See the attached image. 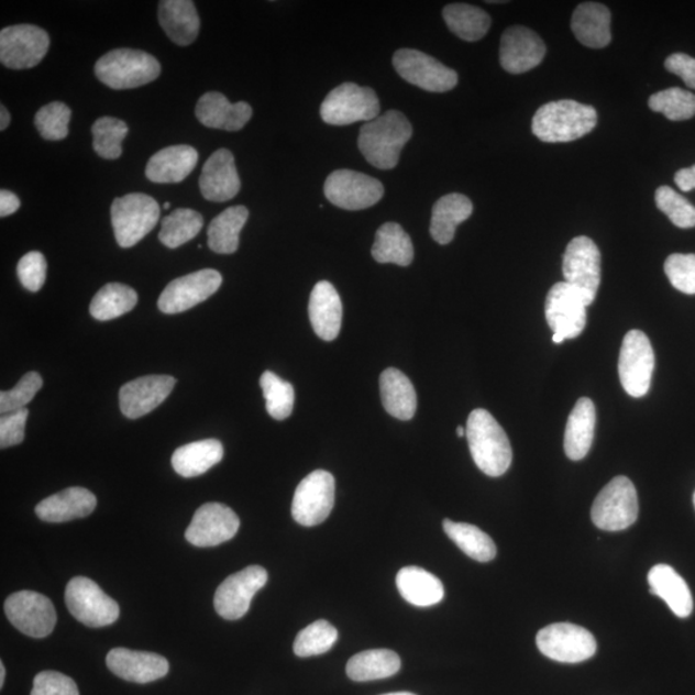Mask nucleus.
Segmentation results:
<instances>
[{"label": "nucleus", "mask_w": 695, "mask_h": 695, "mask_svg": "<svg viewBox=\"0 0 695 695\" xmlns=\"http://www.w3.org/2000/svg\"><path fill=\"white\" fill-rule=\"evenodd\" d=\"M412 137V125L402 112L390 110L361 128L358 148L377 169L389 170L399 163L400 151Z\"/></svg>", "instance_id": "nucleus-1"}, {"label": "nucleus", "mask_w": 695, "mask_h": 695, "mask_svg": "<svg viewBox=\"0 0 695 695\" xmlns=\"http://www.w3.org/2000/svg\"><path fill=\"white\" fill-rule=\"evenodd\" d=\"M472 457L488 477H501L509 471L512 450L508 435L488 411L474 410L466 422Z\"/></svg>", "instance_id": "nucleus-2"}, {"label": "nucleus", "mask_w": 695, "mask_h": 695, "mask_svg": "<svg viewBox=\"0 0 695 695\" xmlns=\"http://www.w3.org/2000/svg\"><path fill=\"white\" fill-rule=\"evenodd\" d=\"M598 124L593 106L572 100L541 106L532 120V132L542 142L564 143L576 141L591 133Z\"/></svg>", "instance_id": "nucleus-3"}, {"label": "nucleus", "mask_w": 695, "mask_h": 695, "mask_svg": "<svg viewBox=\"0 0 695 695\" xmlns=\"http://www.w3.org/2000/svg\"><path fill=\"white\" fill-rule=\"evenodd\" d=\"M98 80L109 88L122 90L148 85L162 74L161 63L148 53L120 48L106 53L96 67Z\"/></svg>", "instance_id": "nucleus-4"}, {"label": "nucleus", "mask_w": 695, "mask_h": 695, "mask_svg": "<svg viewBox=\"0 0 695 695\" xmlns=\"http://www.w3.org/2000/svg\"><path fill=\"white\" fill-rule=\"evenodd\" d=\"M161 219V207L146 194H130L113 200L111 222L119 246L137 245Z\"/></svg>", "instance_id": "nucleus-5"}, {"label": "nucleus", "mask_w": 695, "mask_h": 695, "mask_svg": "<svg viewBox=\"0 0 695 695\" xmlns=\"http://www.w3.org/2000/svg\"><path fill=\"white\" fill-rule=\"evenodd\" d=\"M639 517L637 488L627 477H616L600 490L595 498L592 519L599 530L608 532L624 531Z\"/></svg>", "instance_id": "nucleus-6"}, {"label": "nucleus", "mask_w": 695, "mask_h": 695, "mask_svg": "<svg viewBox=\"0 0 695 695\" xmlns=\"http://www.w3.org/2000/svg\"><path fill=\"white\" fill-rule=\"evenodd\" d=\"M320 112L323 122L330 125L368 123L379 115L380 103L372 88L344 82L324 98Z\"/></svg>", "instance_id": "nucleus-7"}, {"label": "nucleus", "mask_w": 695, "mask_h": 695, "mask_svg": "<svg viewBox=\"0 0 695 695\" xmlns=\"http://www.w3.org/2000/svg\"><path fill=\"white\" fill-rule=\"evenodd\" d=\"M588 306L591 304L584 294L570 284L558 283L551 287L545 304V316L549 328L554 332L555 344L577 338L585 330Z\"/></svg>", "instance_id": "nucleus-8"}, {"label": "nucleus", "mask_w": 695, "mask_h": 695, "mask_svg": "<svg viewBox=\"0 0 695 695\" xmlns=\"http://www.w3.org/2000/svg\"><path fill=\"white\" fill-rule=\"evenodd\" d=\"M655 357L651 340L640 330L624 338L619 352L618 374L627 395L641 398L651 389Z\"/></svg>", "instance_id": "nucleus-9"}, {"label": "nucleus", "mask_w": 695, "mask_h": 695, "mask_svg": "<svg viewBox=\"0 0 695 695\" xmlns=\"http://www.w3.org/2000/svg\"><path fill=\"white\" fill-rule=\"evenodd\" d=\"M65 602L73 617L88 627L110 626L120 615L118 603L87 577H75L67 584Z\"/></svg>", "instance_id": "nucleus-10"}, {"label": "nucleus", "mask_w": 695, "mask_h": 695, "mask_svg": "<svg viewBox=\"0 0 695 695\" xmlns=\"http://www.w3.org/2000/svg\"><path fill=\"white\" fill-rule=\"evenodd\" d=\"M335 504V479L327 471H315L299 483L294 494L291 514L300 526H319Z\"/></svg>", "instance_id": "nucleus-11"}, {"label": "nucleus", "mask_w": 695, "mask_h": 695, "mask_svg": "<svg viewBox=\"0 0 695 695\" xmlns=\"http://www.w3.org/2000/svg\"><path fill=\"white\" fill-rule=\"evenodd\" d=\"M536 643L548 659L563 663L591 660L598 644L594 635L584 627L572 624H554L538 633Z\"/></svg>", "instance_id": "nucleus-12"}, {"label": "nucleus", "mask_w": 695, "mask_h": 695, "mask_svg": "<svg viewBox=\"0 0 695 695\" xmlns=\"http://www.w3.org/2000/svg\"><path fill=\"white\" fill-rule=\"evenodd\" d=\"M393 66L406 81L428 92H449L457 86V73L424 52L399 49L393 56Z\"/></svg>", "instance_id": "nucleus-13"}, {"label": "nucleus", "mask_w": 695, "mask_h": 695, "mask_svg": "<svg viewBox=\"0 0 695 695\" xmlns=\"http://www.w3.org/2000/svg\"><path fill=\"white\" fill-rule=\"evenodd\" d=\"M564 283L584 294L588 304H593L598 294L602 279V255L592 239H573L563 255Z\"/></svg>", "instance_id": "nucleus-14"}, {"label": "nucleus", "mask_w": 695, "mask_h": 695, "mask_svg": "<svg viewBox=\"0 0 695 695\" xmlns=\"http://www.w3.org/2000/svg\"><path fill=\"white\" fill-rule=\"evenodd\" d=\"M324 196L340 209L362 210L383 199L384 186L364 173L340 169L331 173L324 183Z\"/></svg>", "instance_id": "nucleus-15"}, {"label": "nucleus", "mask_w": 695, "mask_h": 695, "mask_svg": "<svg viewBox=\"0 0 695 695\" xmlns=\"http://www.w3.org/2000/svg\"><path fill=\"white\" fill-rule=\"evenodd\" d=\"M49 49L47 32L35 25H14L0 32V62L12 70L32 69Z\"/></svg>", "instance_id": "nucleus-16"}, {"label": "nucleus", "mask_w": 695, "mask_h": 695, "mask_svg": "<svg viewBox=\"0 0 695 695\" xmlns=\"http://www.w3.org/2000/svg\"><path fill=\"white\" fill-rule=\"evenodd\" d=\"M268 573L261 565L231 574L217 588L214 608L217 614L229 621L243 618L251 608L254 595L266 586Z\"/></svg>", "instance_id": "nucleus-17"}, {"label": "nucleus", "mask_w": 695, "mask_h": 695, "mask_svg": "<svg viewBox=\"0 0 695 695\" xmlns=\"http://www.w3.org/2000/svg\"><path fill=\"white\" fill-rule=\"evenodd\" d=\"M222 282V275L216 269H201L174 279L158 298V309L165 315L186 312L213 296Z\"/></svg>", "instance_id": "nucleus-18"}, {"label": "nucleus", "mask_w": 695, "mask_h": 695, "mask_svg": "<svg viewBox=\"0 0 695 695\" xmlns=\"http://www.w3.org/2000/svg\"><path fill=\"white\" fill-rule=\"evenodd\" d=\"M4 610L10 622L30 638H47L57 622L52 602L34 592L12 594L4 603Z\"/></svg>", "instance_id": "nucleus-19"}, {"label": "nucleus", "mask_w": 695, "mask_h": 695, "mask_svg": "<svg viewBox=\"0 0 695 695\" xmlns=\"http://www.w3.org/2000/svg\"><path fill=\"white\" fill-rule=\"evenodd\" d=\"M240 528L236 512L219 503L203 504L186 531V540L194 547L213 548L235 538Z\"/></svg>", "instance_id": "nucleus-20"}, {"label": "nucleus", "mask_w": 695, "mask_h": 695, "mask_svg": "<svg viewBox=\"0 0 695 695\" xmlns=\"http://www.w3.org/2000/svg\"><path fill=\"white\" fill-rule=\"evenodd\" d=\"M176 379L169 375H148L123 385L120 410L128 419H140L161 406L173 391Z\"/></svg>", "instance_id": "nucleus-21"}, {"label": "nucleus", "mask_w": 695, "mask_h": 695, "mask_svg": "<svg viewBox=\"0 0 695 695\" xmlns=\"http://www.w3.org/2000/svg\"><path fill=\"white\" fill-rule=\"evenodd\" d=\"M547 55L545 43L525 26L506 30L500 43V64L505 71L523 74L534 69Z\"/></svg>", "instance_id": "nucleus-22"}, {"label": "nucleus", "mask_w": 695, "mask_h": 695, "mask_svg": "<svg viewBox=\"0 0 695 695\" xmlns=\"http://www.w3.org/2000/svg\"><path fill=\"white\" fill-rule=\"evenodd\" d=\"M199 185L203 198L209 201L225 202L235 198L241 180L230 150L219 148L208 158Z\"/></svg>", "instance_id": "nucleus-23"}, {"label": "nucleus", "mask_w": 695, "mask_h": 695, "mask_svg": "<svg viewBox=\"0 0 695 695\" xmlns=\"http://www.w3.org/2000/svg\"><path fill=\"white\" fill-rule=\"evenodd\" d=\"M106 663L112 674L137 684L156 682L169 672V662L163 655L126 648H113Z\"/></svg>", "instance_id": "nucleus-24"}, {"label": "nucleus", "mask_w": 695, "mask_h": 695, "mask_svg": "<svg viewBox=\"0 0 695 695\" xmlns=\"http://www.w3.org/2000/svg\"><path fill=\"white\" fill-rule=\"evenodd\" d=\"M199 122L213 130L238 132L243 130L253 117L252 106L246 102L231 103L219 92L203 95L196 104Z\"/></svg>", "instance_id": "nucleus-25"}, {"label": "nucleus", "mask_w": 695, "mask_h": 695, "mask_svg": "<svg viewBox=\"0 0 695 695\" xmlns=\"http://www.w3.org/2000/svg\"><path fill=\"white\" fill-rule=\"evenodd\" d=\"M96 506L97 498L90 490L71 487L45 498L36 505L35 512L37 518L48 523H64L90 516Z\"/></svg>", "instance_id": "nucleus-26"}, {"label": "nucleus", "mask_w": 695, "mask_h": 695, "mask_svg": "<svg viewBox=\"0 0 695 695\" xmlns=\"http://www.w3.org/2000/svg\"><path fill=\"white\" fill-rule=\"evenodd\" d=\"M309 320L317 335L331 342L338 338L343 320V305L334 286L316 284L309 298Z\"/></svg>", "instance_id": "nucleus-27"}, {"label": "nucleus", "mask_w": 695, "mask_h": 695, "mask_svg": "<svg viewBox=\"0 0 695 695\" xmlns=\"http://www.w3.org/2000/svg\"><path fill=\"white\" fill-rule=\"evenodd\" d=\"M198 162V151L191 146L166 147L150 158L146 176L154 184H179L190 176Z\"/></svg>", "instance_id": "nucleus-28"}, {"label": "nucleus", "mask_w": 695, "mask_h": 695, "mask_svg": "<svg viewBox=\"0 0 695 695\" xmlns=\"http://www.w3.org/2000/svg\"><path fill=\"white\" fill-rule=\"evenodd\" d=\"M158 22L180 47L192 44L200 32L199 13L190 0H163L158 4Z\"/></svg>", "instance_id": "nucleus-29"}, {"label": "nucleus", "mask_w": 695, "mask_h": 695, "mask_svg": "<svg viewBox=\"0 0 695 695\" xmlns=\"http://www.w3.org/2000/svg\"><path fill=\"white\" fill-rule=\"evenodd\" d=\"M596 427V410L591 398H580L570 415L564 433L565 455L580 461L591 451Z\"/></svg>", "instance_id": "nucleus-30"}, {"label": "nucleus", "mask_w": 695, "mask_h": 695, "mask_svg": "<svg viewBox=\"0 0 695 695\" xmlns=\"http://www.w3.org/2000/svg\"><path fill=\"white\" fill-rule=\"evenodd\" d=\"M651 594L659 596L674 615L686 618L693 611V596L685 580L668 564H657L648 574Z\"/></svg>", "instance_id": "nucleus-31"}, {"label": "nucleus", "mask_w": 695, "mask_h": 695, "mask_svg": "<svg viewBox=\"0 0 695 695\" xmlns=\"http://www.w3.org/2000/svg\"><path fill=\"white\" fill-rule=\"evenodd\" d=\"M610 11L600 3L580 4L572 16V32L588 48H604L611 41Z\"/></svg>", "instance_id": "nucleus-32"}, {"label": "nucleus", "mask_w": 695, "mask_h": 695, "mask_svg": "<svg viewBox=\"0 0 695 695\" xmlns=\"http://www.w3.org/2000/svg\"><path fill=\"white\" fill-rule=\"evenodd\" d=\"M396 583L402 598L415 607H432L444 598L442 581L420 566L400 570Z\"/></svg>", "instance_id": "nucleus-33"}, {"label": "nucleus", "mask_w": 695, "mask_h": 695, "mask_svg": "<svg viewBox=\"0 0 695 695\" xmlns=\"http://www.w3.org/2000/svg\"><path fill=\"white\" fill-rule=\"evenodd\" d=\"M380 395L385 411L398 420H411L418 409L413 385L397 368H387L380 376Z\"/></svg>", "instance_id": "nucleus-34"}, {"label": "nucleus", "mask_w": 695, "mask_h": 695, "mask_svg": "<svg viewBox=\"0 0 695 695\" xmlns=\"http://www.w3.org/2000/svg\"><path fill=\"white\" fill-rule=\"evenodd\" d=\"M473 214V202L465 195L450 194L434 203L430 235L435 243L448 245L455 238L457 225Z\"/></svg>", "instance_id": "nucleus-35"}, {"label": "nucleus", "mask_w": 695, "mask_h": 695, "mask_svg": "<svg viewBox=\"0 0 695 695\" xmlns=\"http://www.w3.org/2000/svg\"><path fill=\"white\" fill-rule=\"evenodd\" d=\"M224 450L217 440H203L183 445L173 453L172 465L180 477L195 478L221 463Z\"/></svg>", "instance_id": "nucleus-36"}, {"label": "nucleus", "mask_w": 695, "mask_h": 695, "mask_svg": "<svg viewBox=\"0 0 695 695\" xmlns=\"http://www.w3.org/2000/svg\"><path fill=\"white\" fill-rule=\"evenodd\" d=\"M399 670V655L389 649H372L353 655L346 663V675L360 683L395 676Z\"/></svg>", "instance_id": "nucleus-37"}, {"label": "nucleus", "mask_w": 695, "mask_h": 695, "mask_svg": "<svg viewBox=\"0 0 695 695\" xmlns=\"http://www.w3.org/2000/svg\"><path fill=\"white\" fill-rule=\"evenodd\" d=\"M249 210L243 206L222 211L209 224L208 245L214 253L233 254L240 245V232L247 222Z\"/></svg>", "instance_id": "nucleus-38"}, {"label": "nucleus", "mask_w": 695, "mask_h": 695, "mask_svg": "<svg viewBox=\"0 0 695 695\" xmlns=\"http://www.w3.org/2000/svg\"><path fill=\"white\" fill-rule=\"evenodd\" d=\"M372 254L377 263L409 267L413 261V245L398 223H385L376 232Z\"/></svg>", "instance_id": "nucleus-39"}, {"label": "nucleus", "mask_w": 695, "mask_h": 695, "mask_svg": "<svg viewBox=\"0 0 695 695\" xmlns=\"http://www.w3.org/2000/svg\"><path fill=\"white\" fill-rule=\"evenodd\" d=\"M443 19L451 32L466 42L481 41L490 27V18L486 11L465 3L445 5Z\"/></svg>", "instance_id": "nucleus-40"}, {"label": "nucleus", "mask_w": 695, "mask_h": 695, "mask_svg": "<svg viewBox=\"0 0 695 695\" xmlns=\"http://www.w3.org/2000/svg\"><path fill=\"white\" fill-rule=\"evenodd\" d=\"M443 530L467 556L481 563L494 561L497 549L493 539L478 527L443 520Z\"/></svg>", "instance_id": "nucleus-41"}, {"label": "nucleus", "mask_w": 695, "mask_h": 695, "mask_svg": "<svg viewBox=\"0 0 695 695\" xmlns=\"http://www.w3.org/2000/svg\"><path fill=\"white\" fill-rule=\"evenodd\" d=\"M137 301V293L132 287L112 283L96 294L89 311L96 320L110 321L131 312Z\"/></svg>", "instance_id": "nucleus-42"}, {"label": "nucleus", "mask_w": 695, "mask_h": 695, "mask_svg": "<svg viewBox=\"0 0 695 695\" xmlns=\"http://www.w3.org/2000/svg\"><path fill=\"white\" fill-rule=\"evenodd\" d=\"M203 225V219L198 211L192 209H177L170 216L165 217L158 240L166 247L176 249L185 245L199 235Z\"/></svg>", "instance_id": "nucleus-43"}, {"label": "nucleus", "mask_w": 695, "mask_h": 695, "mask_svg": "<svg viewBox=\"0 0 695 695\" xmlns=\"http://www.w3.org/2000/svg\"><path fill=\"white\" fill-rule=\"evenodd\" d=\"M130 128L115 118H100L92 126L93 148L106 161H115L123 154L122 143Z\"/></svg>", "instance_id": "nucleus-44"}, {"label": "nucleus", "mask_w": 695, "mask_h": 695, "mask_svg": "<svg viewBox=\"0 0 695 695\" xmlns=\"http://www.w3.org/2000/svg\"><path fill=\"white\" fill-rule=\"evenodd\" d=\"M261 387L271 417L276 420L289 418L294 402H296V391H294L293 385L283 380L275 373L266 372L261 377Z\"/></svg>", "instance_id": "nucleus-45"}, {"label": "nucleus", "mask_w": 695, "mask_h": 695, "mask_svg": "<svg viewBox=\"0 0 695 695\" xmlns=\"http://www.w3.org/2000/svg\"><path fill=\"white\" fill-rule=\"evenodd\" d=\"M338 641V630L330 622L320 619L306 627L294 641V653L301 659L320 655L330 651Z\"/></svg>", "instance_id": "nucleus-46"}, {"label": "nucleus", "mask_w": 695, "mask_h": 695, "mask_svg": "<svg viewBox=\"0 0 695 695\" xmlns=\"http://www.w3.org/2000/svg\"><path fill=\"white\" fill-rule=\"evenodd\" d=\"M649 108L672 122H683L695 117V95L682 88L664 89L649 98Z\"/></svg>", "instance_id": "nucleus-47"}, {"label": "nucleus", "mask_w": 695, "mask_h": 695, "mask_svg": "<svg viewBox=\"0 0 695 695\" xmlns=\"http://www.w3.org/2000/svg\"><path fill=\"white\" fill-rule=\"evenodd\" d=\"M71 110L63 102H52L43 106L36 112L35 126L44 140L62 141L69 135Z\"/></svg>", "instance_id": "nucleus-48"}, {"label": "nucleus", "mask_w": 695, "mask_h": 695, "mask_svg": "<svg viewBox=\"0 0 695 695\" xmlns=\"http://www.w3.org/2000/svg\"><path fill=\"white\" fill-rule=\"evenodd\" d=\"M655 206L679 229L695 227V207L671 187L662 186L655 191Z\"/></svg>", "instance_id": "nucleus-49"}, {"label": "nucleus", "mask_w": 695, "mask_h": 695, "mask_svg": "<svg viewBox=\"0 0 695 695\" xmlns=\"http://www.w3.org/2000/svg\"><path fill=\"white\" fill-rule=\"evenodd\" d=\"M43 385L42 376L35 372H30L21 377L16 387L11 390L0 393V412L2 415L25 409L32 402L36 393Z\"/></svg>", "instance_id": "nucleus-50"}, {"label": "nucleus", "mask_w": 695, "mask_h": 695, "mask_svg": "<svg viewBox=\"0 0 695 695\" xmlns=\"http://www.w3.org/2000/svg\"><path fill=\"white\" fill-rule=\"evenodd\" d=\"M664 272L676 290L695 296V254L670 255Z\"/></svg>", "instance_id": "nucleus-51"}, {"label": "nucleus", "mask_w": 695, "mask_h": 695, "mask_svg": "<svg viewBox=\"0 0 695 695\" xmlns=\"http://www.w3.org/2000/svg\"><path fill=\"white\" fill-rule=\"evenodd\" d=\"M18 276L29 291H40L47 278V261L40 252H30L22 256L18 266Z\"/></svg>", "instance_id": "nucleus-52"}, {"label": "nucleus", "mask_w": 695, "mask_h": 695, "mask_svg": "<svg viewBox=\"0 0 695 695\" xmlns=\"http://www.w3.org/2000/svg\"><path fill=\"white\" fill-rule=\"evenodd\" d=\"M32 695H80L69 676L56 671H43L34 679Z\"/></svg>", "instance_id": "nucleus-53"}, {"label": "nucleus", "mask_w": 695, "mask_h": 695, "mask_svg": "<svg viewBox=\"0 0 695 695\" xmlns=\"http://www.w3.org/2000/svg\"><path fill=\"white\" fill-rule=\"evenodd\" d=\"M27 409L2 415L0 419V448L9 449L25 440Z\"/></svg>", "instance_id": "nucleus-54"}, {"label": "nucleus", "mask_w": 695, "mask_h": 695, "mask_svg": "<svg viewBox=\"0 0 695 695\" xmlns=\"http://www.w3.org/2000/svg\"><path fill=\"white\" fill-rule=\"evenodd\" d=\"M664 66L668 71L682 78L687 87L695 89V58L684 53H675L666 59Z\"/></svg>", "instance_id": "nucleus-55"}, {"label": "nucleus", "mask_w": 695, "mask_h": 695, "mask_svg": "<svg viewBox=\"0 0 695 695\" xmlns=\"http://www.w3.org/2000/svg\"><path fill=\"white\" fill-rule=\"evenodd\" d=\"M21 202L18 195L11 191H0V216L9 217L20 209Z\"/></svg>", "instance_id": "nucleus-56"}, {"label": "nucleus", "mask_w": 695, "mask_h": 695, "mask_svg": "<svg viewBox=\"0 0 695 695\" xmlns=\"http://www.w3.org/2000/svg\"><path fill=\"white\" fill-rule=\"evenodd\" d=\"M675 184L684 192L693 191L695 188V165L692 168L679 170L675 174Z\"/></svg>", "instance_id": "nucleus-57"}, {"label": "nucleus", "mask_w": 695, "mask_h": 695, "mask_svg": "<svg viewBox=\"0 0 695 695\" xmlns=\"http://www.w3.org/2000/svg\"><path fill=\"white\" fill-rule=\"evenodd\" d=\"M11 123V115L4 106H0V131H5Z\"/></svg>", "instance_id": "nucleus-58"}, {"label": "nucleus", "mask_w": 695, "mask_h": 695, "mask_svg": "<svg viewBox=\"0 0 695 695\" xmlns=\"http://www.w3.org/2000/svg\"><path fill=\"white\" fill-rule=\"evenodd\" d=\"M5 680V668L3 663H0V686L3 687Z\"/></svg>", "instance_id": "nucleus-59"}, {"label": "nucleus", "mask_w": 695, "mask_h": 695, "mask_svg": "<svg viewBox=\"0 0 695 695\" xmlns=\"http://www.w3.org/2000/svg\"><path fill=\"white\" fill-rule=\"evenodd\" d=\"M456 434L459 437H466V429H464L463 427H457L456 428Z\"/></svg>", "instance_id": "nucleus-60"}, {"label": "nucleus", "mask_w": 695, "mask_h": 695, "mask_svg": "<svg viewBox=\"0 0 695 695\" xmlns=\"http://www.w3.org/2000/svg\"><path fill=\"white\" fill-rule=\"evenodd\" d=\"M383 695H415V694L409 693V692H399V693H389V694H383Z\"/></svg>", "instance_id": "nucleus-61"}, {"label": "nucleus", "mask_w": 695, "mask_h": 695, "mask_svg": "<svg viewBox=\"0 0 695 695\" xmlns=\"http://www.w3.org/2000/svg\"><path fill=\"white\" fill-rule=\"evenodd\" d=\"M164 209H169L170 208V203L169 202H165L163 206Z\"/></svg>", "instance_id": "nucleus-62"}, {"label": "nucleus", "mask_w": 695, "mask_h": 695, "mask_svg": "<svg viewBox=\"0 0 695 695\" xmlns=\"http://www.w3.org/2000/svg\"><path fill=\"white\" fill-rule=\"evenodd\" d=\"M693 503H694V508H695V493H694V496H693Z\"/></svg>", "instance_id": "nucleus-63"}]
</instances>
